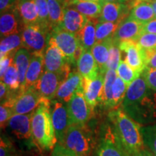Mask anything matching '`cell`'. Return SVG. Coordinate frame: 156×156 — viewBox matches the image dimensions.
<instances>
[{
	"mask_svg": "<svg viewBox=\"0 0 156 156\" xmlns=\"http://www.w3.org/2000/svg\"><path fill=\"white\" fill-rule=\"evenodd\" d=\"M109 118L113 123L116 137L130 155L145 149L142 127L122 108L111 112Z\"/></svg>",
	"mask_w": 156,
	"mask_h": 156,
	"instance_id": "obj_1",
	"label": "cell"
},
{
	"mask_svg": "<svg viewBox=\"0 0 156 156\" xmlns=\"http://www.w3.org/2000/svg\"><path fill=\"white\" fill-rule=\"evenodd\" d=\"M51 101L43 98L41 103L33 113L31 119L32 137L43 149L51 150L57 141L50 111Z\"/></svg>",
	"mask_w": 156,
	"mask_h": 156,
	"instance_id": "obj_2",
	"label": "cell"
},
{
	"mask_svg": "<svg viewBox=\"0 0 156 156\" xmlns=\"http://www.w3.org/2000/svg\"><path fill=\"white\" fill-rule=\"evenodd\" d=\"M51 32L38 23L23 25L21 30L23 48L31 54H44L49 43Z\"/></svg>",
	"mask_w": 156,
	"mask_h": 156,
	"instance_id": "obj_3",
	"label": "cell"
},
{
	"mask_svg": "<svg viewBox=\"0 0 156 156\" xmlns=\"http://www.w3.org/2000/svg\"><path fill=\"white\" fill-rule=\"evenodd\" d=\"M64 146L76 156H87L92 150V138L84 125H71L68 129Z\"/></svg>",
	"mask_w": 156,
	"mask_h": 156,
	"instance_id": "obj_4",
	"label": "cell"
},
{
	"mask_svg": "<svg viewBox=\"0 0 156 156\" xmlns=\"http://www.w3.org/2000/svg\"><path fill=\"white\" fill-rule=\"evenodd\" d=\"M70 73L69 64L66 66L62 73L45 71L34 87L44 99L48 101L53 100L56 97L58 87Z\"/></svg>",
	"mask_w": 156,
	"mask_h": 156,
	"instance_id": "obj_5",
	"label": "cell"
},
{
	"mask_svg": "<svg viewBox=\"0 0 156 156\" xmlns=\"http://www.w3.org/2000/svg\"><path fill=\"white\" fill-rule=\"evenodd\" d=\"M67 106L71 125H85L90 118L92 108L85 99L82 86L73 95Z\"/></svg>",
	"mask_w": 156,
	"mask_h": 156,
	"instance_id": "obj_6",
	"label": "cell"
},
{
	"mask_svg": "<svg viewBox=\"0 0 156 156\" xmlns=\"http://www.w3.org/2000/svg\"><path fill=\"white\" fill-rule=\"evenodd\" d=\"M14 114H28L35 112L43 101V98L34 87L20 92L8 99Z\"/></svg>",
	"mask_w": 156,
	"mask_h": 156,
	"instance_id": "obj_7",
	"label": "cell"
},
{
	"mask_svg": "<svg viewBox=\"0 0 156 156\" xmlns=\"http://www.w3.org/2000/svg\"><path fill=\"white\" fill-rule=\"evenodd\" d=\"M50 40L62 51L70 64L76 62L75 52L80 44L77 35L60 28H56L51 32Z\"/></svg>",
	"mask_w": 156,
	"mask_h": 156,
	"instance_id": "obj_8",
	"label": "cell"
},
{
	"mask_svg": "<svg viewBox=\"0 0 156 156\" xmlns=\"http://www.w3.org/2000/svg\"><path fill=\"white\" fill-rule=\"evenodd\" d=\"M50 111L56 140L58 144L63 145L66 134L71 126L67 106L56 99L51 102Z\"/></svg>",
	"mask_w": 156,
	"mask_h": 156,
	"instance_id": "obj_9",
	"label": "cell"
},
{
	"mask_svg": "<svg viewBox=\"0 0 156 156\" xmlns=\"http://www.w3.org/2000/svg\"><path fill=\"white\" fill-rule=\"evenodd\" d=\"M119 48L124 53V60L128 65L136 71L142 73L146 68L144 50L137 42L126 41L119 43Z\"/></svg>",
	"mask_w": 156,
	"mask_h": 156,
	"instance_id": "obj_10",
	"label": "cell"
},
{
	"mask_svg": "<svg viewBox=\"0 0 156 156\" xmlns=\"http://www.w3.org/2000/svg\"><path fill=\"white\" fill-rule=\"evenodd\" d=\"M104 77L105 75L101 73L93 80L82 77L81 86L84 95L92 109L94 108L99 103H102Z\"/></svg>",
	"mask_w": 156,
	"mask_h": 156,
	"instance_id": "obj_11",
	"label": "cell"
},
{
	"mask_svg": "<svg viewBox=\"0 0 156 156\" xmlns=\"http://www.w3.org/2000/svg\"><path fill=\"white\" fill-rule=\"evenodd\" d=\"M143 28V24L128 16L119 25L113 36V39L119 43L126 41L136 42L140 37L144 34Z\"/></svg>",
	"mask_w": 156,
	"mask_h": 156,
	"instance_id": "obj_12",
	"label": "cell"
},
{
	"mask_svg": "<svg viewBox=\"0 0 156 156\" xmlns=\"http://www.w3.org/2000/svg\"><path fill=\"white\" fill-rule=\"evenodd\" d=\"M68 64L70 63L67 58L49 39V43L44 52L45 71L62 73Z\"/></svg>",
	"mask_w": 156,
	"mask_h": 156,
	"instance_id": "obj_13",
	"label": "cell"
},
{
	"mask_svg": "<svg viewBox=\"0 0 156 156\" xmlns=\"http://www.w3.org/2000/svg\"><path fill=\"white\" fill-rule=\"evenodd\" d=\"M129 7L125 3L104 2L103 3L102 11L99 22H112L121 23L130 13Z\"/></svg>",
	"mask_w": 156,
	"mask_h": 156,
	"instance_id": "obj_14",
	"label": "cell"
},
{
	"mask_svg": "<svg viewBox=\"0 0 156 156\" xmlns=\"http://www.w3.org/2000/svg\"><path fill=\"white\" fill-rule=\"evenodd\" d=\"M88 19L73 7H66L64 12L63 21L58 28L77 36L86 25Z\"/></svg>",
	"mask_w": 156,
	"mask_h": 156,
	"instance_id": "obj_15",
	"label": "cell"
},
{
	"mask_svg": "<svg viewBox=\"0 0 156 156\" xmlns=\"http://www.w3.org/2000/svg\"><path fill=\"white\" fill-rule=\"evenodd\" d=\"M33 114H14L9 120L8 126L19 140H28L32 136L31 119Z\"/></svg>",
	"mask_w": 156,
	"mask_h": 156,
	"instance_id": "obj_16",
	"label": "cell"
},
{
	"mask_svg": "<svg viewBox=\"0 0 156 156\" xmlns=\"http://www.w3.org/2000/svg\"><path fill=\"white\" fill-rule=\"evenodd\" d=\"M82 76L78 71H73L69 73L68 77L58 87L56 93V99L63 103H68L73 95L81 87Z\"/></svg>",
	"mask_w": 156,
	"mask_h": 156,
	"instance_id": "obj_17",
	"label": "cell"
},
{
	"mask_svg": "<svg viewBox=\"0 0 156 156\" xmlns=\"http://www.w3.org/2000/svg\"><path fill=\"white\" fill-rule=\"evenodd\" d=\"M98 156H131L121 145L114 133V129L107 132L101 142Z\"/></svg>",
	"mask_w": 156,
	"mask_h": 156,
	"instance_id": "obj_18",
	"label": "cell"
},
{
	"mask_svg": "<svg viewBox=\"0 0 156 156\" xmlns=\"http://www.w3.org/2000/svg\"><path fill=\"white\" fill-rule=\"evenodd\" d=\"M44 72V54H32L25 77L24 91L34 87Z\"/></svg>",
	"mask_w": 156,
	"mask_h": 156,
	"instance_id": "obj_19",
	"label": "cell"
},
{
	"mask_svg": "<svg viewBox=\"0 0 156 156\" xmlns=\"http://www.w3.org/2000/svg\"><path fill=\"white\" fill-rule=\"evenodd\" d=\"M20 20H21L15 7L2 13L0 17L1 38L21 32L23 27H20Z\"/></svg>",
	"mask_w": 156,
	"mask_h": 156,
	"instance_id": "obj_20",
	"label": "cell"
},
{
	"mask_svg": "<svg viewBox=\"0 0 156 156\" xmlns=\"http://www.w3.org/2000/svg\"><path fill=\"white\" fill-rule=\"evenodd\" d=\"M148 89L150 88L147 87L144 77L142 76H140L137 79L129 85L124 100L122 103V108H124L132 106L140 99L143 98L149 94Z\"/></svg>",
	"mask_w": 156,
	"mask_h": 156,
	"instance_id": "obj_21",
	"label": "cell"
},
{
	"mask_svg": "<svg viewBox=\"0 0 156 156\" xmlns=\"http://www.w3.org/2000/svg\"><path fill=\"white\" fill-rule=\"evenodd\" d=\"M77 71L82 77L95 79L100 74L98 65L93 57L91 50H85L77 62Z\"/></svg>",
	"mask_w": 156,
	"mask_h": 156,
	"instance_id": "obj_22",
	"label": "cell"
},
{
	"mask_svg": "<svg viewBox=\"0 0 156 156\" xmlns=\"http://www.w3.org/2000/svg\"><path fill=\"white\" fill-rule=\"evenodd\" d=\"M15 8L23 25L38 23V14L35 0H18Z\"/></svg>",
	"mask_w": 156,
	"mask_h": 156,
	"instance_id": "obj_23",
	"label": "cell"
},
{
	"mask_svg": "<svg viewBox=\"0 0 156 156\" xmlns=\"http://www.w3.org/2000/svg\"><path fill=\"white\" fill-rule=\"evenodd\" d=\"M103 3L83 0H71L66 7H71L89 19H98L102 11Z\"/></svg>",
	"mask_w": 156,
	"mask_h": 156,
	"instance_id": "obj_24",
	"label": "cell"
},
{
	"mask_svg": "<svg viewBox=\"0 0 156 156\" xmlns=\"http://www.w3.org/2000/svg\"><path fill=\"white\" fill-rule=\"evenodd\" d=\"M114 39L108 38L103 41L96 43L94 46L91 48V52L93 57L98 65L100 73L105 75L106 69V64L109 57V51L112 46Z\"/></svg>",
	"mask_w": 156,
	"mask_h": 156,
	"instance_id": "obj_25",
	"label": "cell"
},
{
	"mask_svg": "<svg viewBox=\"0 0 156 156\" xmlns=\"http://www.w3.org/2000/svg\"><path fill=\"white\" fill-rule=\"evenodd\" d=\"M32 54L25 48H21L17 50L14 56V62L18 71L20 90L24 92V87L25 83V77L30 64Z\"/></svg>",
	"mask_w": 156,
	"mask_h": 156,
	"instance_id": "obj_26",
	"label": "cell"
},
{
	"mask_svg": "<svg viewBox=\"0 0 156 156\" xmlns=\"http://www.w3.org/2000/svg\"><path fill=\"white\" fill-rule=\"evenodd\" d=\"M98 19H88V21L77 35L80 44L85 50H91L96 44V25Z\"/></svg>",
	"mask_w": 156,
	"mask_h": 156,
	"instance_id": "obj_27",
	"label": "cell"
},
{
	"mask_svg": "<svg viewBox=\"0 0 156 156\" xmlns=\"http://www.w3.org/2000/svg\"><path fill=\"white\" fill-rule=\"evenodd\" d=\"M129 17L145 25L155 19V13L151 3L148 1H145L133 5Z\"/></svg>",
	"mask_w": 156,
	"mask_h": 156,
	"instance_id": "obj_28",
	"label": "cell"
},
{
	"mask_svg": "<svg viewBox=\"0 0 156 156\" xmlns=\"http://www.w3.org/2000/svg\"><path fill=\"white\" fill-rule=\"evenodd\" d=\"M48 17L52 30L58 28L64 18V12L66 6L63 2L58 0H47Z\"/></svg>",
	"mask_w": 156,
	"mask_h": 156,
	"instance_id": "obj_29",
	"label": "cell"
},
{
	"mask_svg": "<svg viewBox=\"0 0 156 156\" xmlns=\"http://www.w3.org/2000/svg\"><path fill=\"white\" fill-rule=\"evenodd\" d=\"M23 48L21 32L1 38L0 44V57L10 53H16L17 50Z\"/></svg>",
	"mask_w": 156,
	"mask_h": 156,
	"instance_id": "obj_30",
	"label": "cell"
},
{
	"mask_svg": "<svg viewBox=\"0 0 156 156\" xmlns=\"http://www.w3.org/2000/svg\"><path fill=\"white\" fill-rule=\"evenodd\" d=\"M117 77H118V75H117L116 70L108 69L106 72V73H105L103 97L101 103L106 108H113L112 86Z\"/></svg>",
	"mask_w": 156,
	"mask_h": 156,
	"instance_id": "obj_31",
	"label": "cell"
},
{
	"mask_svg": "<svg viewBox=\"0 0 156 156\" xmlns=\"http://www.w3.org/2000/svg\"><path fill=\"white\" fill-rule=\"evenodd\" d=\"M120 23L98 22L96 25V43L112 38Z\"/></svg>",
	"mask_w": 156,
	"mask_h": 156,
	"instance_id": "obj_32",
	"label": "cell"
},
{
	"mask_svg": "<svg viewBox=\"0 0 156 156\" xmlns=\"http://www.w3.org/2000/svg\"><path fill=\"white\" fill-rule=\"evenodd\" d=\"M128 87L119 77H116L112 86L113 108H115L119 105H122L125 98Z\"/></svg>",
	"mask_w": 156,
	"mask_h": 156,
	"instance_id": "obj_33",
	"label": "cell"
},
{
	"mask_svg": "<svg viewBox=\"0 0 156 156\" xmlns=\"http://www.w3.org/2000/svg\"><path fill=\"white\" fill-rule=\"evenodd\" d=\"M116 73L118 77H119L128 86L136 79H137L142 74L132 69L124 60L120 62L116 69Z\"/></svg>",
	"mask_w": 156,
	"mask_h": 156,
	"instance_id": "obj_34",
	"label": "cell"
},
{
	"mask_svg": "<svg viewBox=\"0 0 156 156\" xmlns=\"http://www.w3.org/2000/svg\"><path fill=\"white\" fill-rule=\"evenodd\" d=\"M4 83L8 87L11 91H16L20 90V82L18 71H17L16 64L13 62L11 66L7 69L3 77L1 79Z\"/></svg>",
	"mask_w": 156,
	"mask_h": 156,
	"instance_id": "obj_35",
	"label": "cell"
},
{
	"mask_svg": "<svg viewBox=\"0 0 156 156\" xmlns=\"http://www.w3.org/2000/svg\"><path fill=\"white\" fill-rule=\"evenodd\" d=\"M142 133L145 145L156 155V124L142 127Z\"/></svg>",
	"mask_w": 156,
	"mask_h": 156,
	"instance_id": "obj_36",
	"label": "cell"
},
{
	"mask_svg": "<svg viewBox=\"0 0 156 156\" xmlns=\"http://www.w3.org/2000/svg\"><path fill=\"white\" fill-rule=\"evenodd\" d=\"M38 14V24L44 28L51 31L48 17V9L47 0H35Z\"/></svg>",
	"mask_w": 156,
	"mask_h": 156,
	"instance_id": "obj_37",
	"label": "cell"
},
{
	"mask_svg": "<svg viewBox=\"0 0 156 156\" xmlns=\"http://www.w3.org/2000/svg\"><path fill=\"white\" fill-rule=\"evenodd\" d=\"M122 51L119 48V43L114 40L109 51V57L106 64V69L116 70L122 61Z\"/></svg>",
	"mask_w": 156,
	"mask_h": 156,
	"instance_id": "obj_38",
	"label": "cell"
},
{
	"mask_svg": "<svg viewBox=\"0 0 156 156\" xmlns=\"http://www.w3.org/2000/svg\"><path fill=\"white\" fill-rule=\"evenodd\" d=\"M137 44L142 49L153 50L156 48V34L144 33L137 40Z\"/></svg>",
	"mask_w": 156,
	"mask_h": 156,
	"instance_id": "obj_39",
	"label": "cell"
},
{
	"mask_svg": "<svg viewBox=\"0 0 156 156\" xmlns=\"http://www.w3.org/2000/svg\"><path fill=\"white\" fill-rule=\"evenodd\" d=\"M14 115L11 103L8 101H4L1 103L0 106V123H1V127L5 126L6 123H8L11 117Z\"/></svg>",
	"mask_w": 156,
	"mask_h": 156,
	"instance_id": "obj_40",
	"label": "cell"
},
{
	"mask_svg": "<svg viewBox=\"0 0 156 156\" xmlns=\"http://www.w3.org/2000/svg\"><path fill=\"white\" fill-rule=\"evenodd\" d=\"M147 87L153 90L156 91V69L146 67L142 73Z\"/></svg>",
	"mask_w": 156,
	"mask_h": 156,
	"instance_id": "obj_41",
	"label": "cell"
},
{
	"mask_svg": "<svg viewBox=\"0 0 156 156\" xmlns=\"http://www.w3.org/2000/svg\"><path fill=\"white\" fill-rule=\"evenodd\" d=\"M15 54V53H10L6 54L2 57H0V77H1V79L3 77L7 69L14 62Z\"/></svg>",
	"mask_w": 156,
	"mask_h": 156,
	"instance_id": "obj_42",
	"label": "cell"
},
{
	"mask_svg": "<svg viewBox=\"0 0 156 156\" xmlns=\"http://www.w3.org/2000/svg\"><path fill=\"white\" fill-rule=\"evenodd\" d=\"M146 67L156 69V48L153 50H144Z\"/></svg>",
	"mask_w": 156,
	"mask_h": 156,
	"instance_id": "obj_43",
	"label": "cell"
},
{
	"mask_svg": "<svg viewBox=\"0 0 156 156\" xmlns=\"http://www.w3.org/2000/svg\"><path fill=\"white\" fill-rule=\"evenodd\" d=\"M52 156H76V155L65 146L57 144L54 147Z\"/></svg>",
	"mask_w": 156,
	"mask_h": 156,
	"instance_id": "obj_44",
	"label": "cell"
},
{
	"mask_svg": "<svg viewBox=\"0 0 156 156\" xmlns=\"http://www.w3.org/2000/svg\"><path fill=\"white\" fill-rule=\"evenodd\" d=\"M18 0H0V11L2 13L15 8Z\"/></svg>",
	"mask_w": 156,
	"mask_h": 156,
	"instance_id": "obj_45",
	"label": "cell"
},
{
	"mask_svg": "<svg viewBox=\"0 0 156 156\" xmlns=\"http://www.w3.org/2000/svg\"><path fill=\"white\" fill-rule=\"evenodd\" d=\"M0 156H12L11 147L9 145V142H7L2 138L1 139L0 146Z\"/></svg>",
	"mask_w": 156,
	"mask_h": 156,
	"instance_id": "obj_46",
	"label": "cell"
},
{
	"mask_svg": "<svg viewBox=\"0 0 156 156\" xmlns=\"http://www.w3.org/2000/svg\"><path fill=\"white\" fill-rule=\"evenodd\" d=\"M10 90L8 88V87L3 83L2 81H1L0 83V98H1V101H4L8 100L9 98V92H10Z\"/></svg>",
	"mask_w": 156,
	"mask_h": 156,
	"instance_id": "obj_47",
	"label": "cell"
},
{
	"mask_svg": "<svg viewBox=\"0 0 156 156\" xmlns=\"http://www.w3.org/2000/svg\"><path fill=\"white\" fill-rule=\"evenodd\" d=\"M143 32L156 34V18L152 20L144 25Z\"/></svg>",
	"mask_w": 156,
	"mask_h": 156,
	"instance_id": "obj_48",
	"label": "cell"
},
{
	"mask_svg": "<svg viewBox=\"0 0 156 156\" xmlns=\"http://www.w3.org/2000/svg\"><path fill=\"white\" fill-rule=\"evenodd\" d=\"M132 156H155L154 154L151 151H148L147 149H143L142 151L138 152L137 153L134 154Z\"/></svg>",
	"mask_w": 156,
	"mask_h": 156,
	"instance_id": "obj_49",
	"label": "cell"
},
{
	"mask_svg": "<svg viewBox=\"0 0 156 156\" xmlns=\"http://www.w3.org/2000/svg\"><path fill=\"white\" fill-rule=\"evenodd\" d=\"M148 2L151 3L152 7H153L154 13H155V18H156V0H149Z\"/></svg>",
	"mask_w": 156,
	"mask_h": 156,
	"instance_id": "obj_50",
	"label": "cell"
},
{
	"mask_svg": "<svg viewBox=\"0 0 156 156\" xmlns=\"http://www.w3.org/2000/svg\"><path fill=\"white\" fill-rule=\"evenodd\" d=\"M116 2V3H126L125 0H103V2Z\"/></svg>",
	"mask_w": 156,
	"mask_h": 156,
	"instance_id": "obj_51",
	"label": "cell"
},
{
	"mask_svg": "<svg viewBox=\"0 0 156 156\" xmlns=\"http://www.w3.org/2000/svg\"><path fill=\"white\" fill-rule=\"evenodd\" d=\"M83 1H90V2H95L103 3V0H83Z\"/></svg>",
	"mask_w": 156,
	"mask_h": 156,
	"instance_id": "obj_52",
	"label": "cell"
},
{
	"mask_svg": "<svg viewBox=\"0 0 156 156\" xmlns=\"http://www.w3.org/2000/svg\"><path fill=\"white\" fill-rule=\"evenodd\" d=\"M58 1H59V2H63L64 5H65V6L67 5L68 3L70 1H71V0H58Z\"/></svg>",
	"mask_w": 156,
	"mask_h": 156,
	"instance_id": "obj_53",
	"label": "cell"
},
{
	"mask_svg": "<svg viewBox=\"0 0 156 156\" xmlns=\"http://www.w3.org/2000/svg\"><path fill=\"white\" fill-rule=\"evenodd\" d=\"M145 1H149V0H135V1H134V4H133V5H136V4H137V3H139V2H145Z\"/></svg>",
	"mask_w": 156,
	"mask_h": 156,
	"instance_id": "obj_54",
	"label": "cell"
},
{
	"mask_svg": "<svg viewBox=\"0 0 156 156\" xmlns=\"http://www.w3.org/2000/svg\"><path fill=\"white\" fill-rule=\"evenodd\" d=\"M125 1H126V3H127V2H133V4H134V1H135V0H125Z\"/></svg>",
	"mask_w": 156,
	"mask_h": 156,
	"instance_id": "obj_55",
	"label": "cell"
},
{
	"mask_svg": "<svg viewBox=\"0 0 156 156\" xmlns=\"http://www.w3.org/2000/svg\"><path fill=\"white\" fill-rule=\"evenodd\" d=\"M155 156H156V155H155Z\"/></svg>",
	"mask_w": 156,
	"mask_h": 156,
	"instance_id": "obj_56",
	"label": "cell"
}]
</instances>
